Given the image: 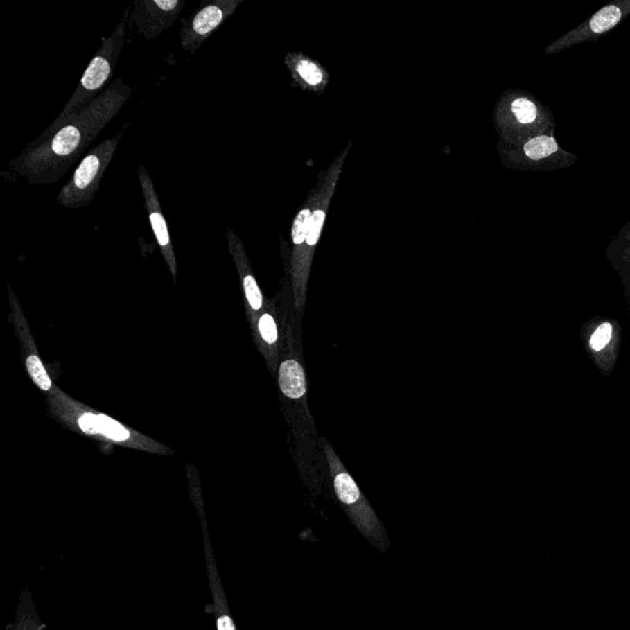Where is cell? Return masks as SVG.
I'll use <instances>...</instances> for the list:
<instances>
[{
	"instance_id": "cell-1",
	"label": "cell",
	"mask_w": 630,
	"mask_h": 630,
	"mask_svg": "<svg viewBox=\"0 0 630 630\" xmlns=\"http://www.w3.org/2000/svg\"><path fill=\"white\" fill-rule=\"evenodd\" d=\"M132 89L116 78L84 110L67 121L60 130L41 134L11 160V171L33 185H49L62 179L100 133L119 115L131 96Z\"/></svg>"
},
{
	"instance_id": "cell-2",
	"label": "cell",
	"mask_w": 630,
	"mask_h": 630,
	"mask_svg": "<svg viewBox=\"0 0 630 630\" xmlns=\"http://www.w3.org/2000/svg\"><path fill=\"white\" fill-rule=\"evenodd\" d=\"M49 411L57 421L74 432L117 444L132 450L154 455L171 453L169 447L154 441L148 436L123 425L111 417L76 401L63 390H58L47 396Z\"/></svg>"
},
{
	"instance_id": "cell-3",
	"label": "cell",
	"mask_w": 630,
	"mask_h": 630,
	"mask_svg": "<svg viewBox=\"0 0 630 630\" xmlns=\"http://www.w3.org/2000/svg\"><path fill=\"white\" fill-rule=\"evenodd\" d=\"M130 12L131 6L125 11L121 21L110 36L103 37L99 51L94 55L93 60H90L87 69L82 73V79L79 80L77 89L74 90L63 110L60 111V115L57 116L52 125L42 133L44 136L60 130L67 121L71 120L73 116L84 110L104 91L105 89L107 88L106 84L114 74L120 60L121 52L126 42V21L127 19H130Z\"/></svg>"
},
{
	"instance_id": "cell-4",
	"label": "cell",
	"mask_w": 630,
	"mask_h": 630,
	"mask_svg": "<svg viewBox=\"0 0 630 630\" xmlns=\"http://www.w3.org/2000/svg\"><path fill=\"white\" fill-rule=\"evenodd\" d=\"M127 126L128 123L122 127L116 136L105 139L99 146L89 150L71 179L62 187L57 196L58 204L66 209H77L87 207L93 201Z\"/></svg>"
},
{
	"instance_id": "cell-5",
	"label": "cell",
	"mask_w": 630,
	"mask_h": 630,
	"mask_svg": "<svg viewBox=\"0 0 630 630\" xmlns=\"http://www.w3.org/2000/svg\"><path fill=\"white\" fill-rule=\"evenodd\" d=\"M244 0L202 1L190 17L181 21L180 44L182 50L195 55L200 47L220 30Z\"/></svg>"
},
{
	"instance_id": "cell-6",
	"label": "cell",
	"mask_w": 630,
	"mask_h": 630,
	"mask_svg": "<svg viewBox=\"0 0 630 630\" xmlns=\"http://www.w3.org/2000/svg\"><path fill=\"white\" fill-rule=\"evenodd\" d=\"M333 176L331 180H328V185L324 189L323 198H320L317 209L313 211L312 220H310V229L308 233L307 240L303 247L301 259L299 261L290 268V274H292V285H293V296H295V307L297 312L301 314L306 304V297H307V286L309 274H310V266H312L313 254L314 249L318 244L319 238L323 230L324 220L326 217V211L329 206L330 198L334 191L335 184L338 180V174Z\"/></svg>"
},
{
	"instance_id": "cell-7",
	"label": "cell",
	"mask_w": 630,
	"mask_h": 630,
	"mask_svg": "<svg viewBox=\"0 0 630 630\" xmlns=\"http://www.w3.org/2000/svg\"><path fill=\"white\" fill-rule=\"evenodd\" d=\"M184 6L185 0H136L130 21L144 39H157L177 20Z\"/></svg>"
},
{
	"instance_id": "cell-8",
	"label": "cell",
	"mask_w": 630,
	"mask_h": 630,
	"mask_svg": "<svg viewBox=\"0 0 630 630\" xmlns=\"http://www.w3.org/2000/svg\"><path fill=\"white\" fill-rule=\"evenodd\" d=\"M138 180H139V185L142 187L144 207L148 213L149 222H150L155 240L158 243V247L164 258L165 263L170 270L173 279L176 280L177 261H176L175 252H174L170 233H169V227L165 220L164 213L161 211L159 196L155 191L153 180L144 165H141L138 168Z\"/></svg>"
},
{
	"instance_id": "cell-9",
	"label": "cell",
	"mask_w": 630,
	"mask_h": 630,
	"mask_svg": "<svg viewBox=\"0 0 630 630\" xmlns=\"http://www.w3.org/2000/svg\"><path fill=\"white\" fill-rule=\"evenodd\" d=\"M10 295L12 297V301H11V306H12V323L15 325L17 335H19V338L21 340L22 349H24V353H25L26 371H28L30 378L33 379V383L39 387V390L49 393V395L52 394L60 388H57L53 382H52V378H51L50 374H49L47 369L44 367V362L41 360L39 352H37V347L35 345L33 335H31L30 329H28L26 319L22 315L21 309H19V307H17V301H15L17 299L12 295V292H10Z\"/></svg>"
},
{
	"instance_id": "cell-10",
	"label": "cell",
	"mask_w": 630,
	"mask_h": 630,
	"mask_svg": "<svg viewBox=\"0 0 630 630\" xmlns=\"http://www.w3.org/2000/svg\"><path fill=\"white\" fill-rule=\"evenodd\" d=\"M227 241H228L230 255L236 263V270L239 274L241 287L244 290V296H245L247 304V318L250 320L252 325H254L258 319L259 313L263 310V293L259 287L258 281L252 274L245 247L243 245L239 236H236L230 228L227 229Z\"/></svg>"
},
{
	"instance_id": "cell-11",
	"label": "cell",
	"mask_w": 630,
	"mask_h": 630,
	"mask_svg": "<svg viewBox=\"0 0 630 630\" xmlns=\"http://www.w3.org/2000/svg\"><path fill=\"white\" fill-rule=\"evenodd\" d=\"M279 385L285 396L299 401L307 393V378L301 362L295 358L285 360L279 368Z\"/></svg>"
},
{
	"instance_id": "cell-12",
	"label": "cell",
	"mask_w": 630,
	"mask_h": 630,
	"mask_svg": "<svg viewBox=\"0 0 630 630\" xmlns=\"http://www.w3.org/2000/svg\"><path fill=\"white\" fill-rule=\"evenodd\" d=\"M252 329L256 333L259 346L263 352L265 357L269 361L271 367V361H277V342H279V329L274 319V314L271 312H263L259 315Z\"/></svg>"
},
{
	"instance_id": "cell-13",
	"label": "cell",
	"mask_w": 630,
	"mask_h": 630,
	"mask_svg": "<svg viewBox=\"0 0 630 630\" xmlns=\"http://www.w3.org/2000/svg\"><path fill=\"white\" fill-rule=\"evenodd\" d=\"M313 209L312 206L304 207L297 214L296 220L293 222L292 227V240H293V256H292V265L293 268L301 259L303 247L307 240L308 233L310 229V220H312Z\"/></svg>"
},
{
	"instance_id": "cell-14",
	"label": "cell",
	"mask_w": 630,
	"mask_h": 630,
	"mask_svg": "<svg viewBox=\"0 0 630 630\" xmlns=\"http://www.w3.org/2000/svg\"><path fill=\"white\" fill-rule=\"evenodd\" d=\"M620 17L622 11L620 8L614 6H604L593 15L590 21V28L593 33H606L620 22Z\"/></svg>"
},
{
	"instance_id": "cell-15",
	"label": "cell",
	"mask_w": 630,
	"mask_h": 630,
	"mask_svg": "<svg viewBox=\"0 0 630 630\" xmlns=\"http://www.w3.org/2000/svg\"><path fill=\"white\" fill-rule=\"evenodd\" d=\"M557 149H558V146L554 138L541 136V137L533 138L530 142L526 143L525 153L531 159L539 160L548 155H552L554 152H557Z\"/></svg>"
},
{
	"instance_id": "cell-16",
	"label": "cell",
	"mask_w": 630,
	"mask_h": 630,
	"mask_svg": "<svg viewBox=\"0 0 630 630\" xmlns=\"http://www.w3.org/2000/svg\"><path fill=\"white\" fill-rule=\"evenodd\" d=\"M295 69H296L297 74L310 85H318L323 80V73L320 71V68L310 60H297Z\"/></svg>"
},
{
	"instance_id": "cell-17",
	"label": "cell",
	"mask_w": 630,
	"mask_h": 630,
	"mask_svg": "<svg viewBox=\"0 0 630 630\" xmlns=\"http://www.w3.org/2000/svg\"><path fill=\"white\" fill-rule=\"evenodd\" d=\"M612 335H613L612 324L609 322L601 324L597 329L595 330V333L592 334L591 339H590V346H591L592 350L597 351V352L602 351L612 340Z\"/></svg>"
},
{
	"instance_id": "cell-18",
	"label": "cell",
	"mask_w": 630,
	"mask_h": 630,
	"mask_svg": "<svg viewBox=\"0 0 630 630\" xmlns=\"http://www.w3.org/2000/svg\"><path fill=\"white\" fill-rule=\"evenodd\" d=\"M512 111L517 120L522 123H531L537 116V109L533 103L527 99H517L512 103Z\"/></svg>"
},
{
	"instance_id": "cell-19",
	"label": "cell",
	"mask_w": 630,
	"mask_h": 630,
	"mask_svg": "<svg viewBox=\"0 0 630 630\" xmlns=\"http://www.w3.org/2000/svg\"><path fill=\"white\" fill-rule=\"evenodd\" d=\"M217 627H218V630H236V627L233 624L228 614H225L218 618Z\"/></svg>"
}]
</instances>
